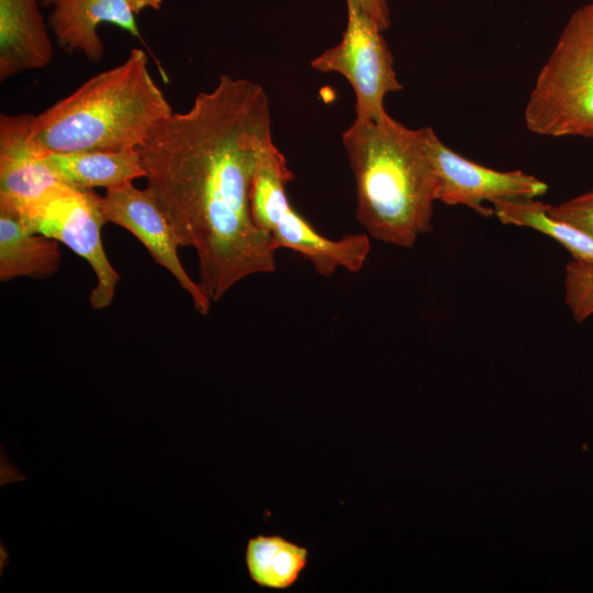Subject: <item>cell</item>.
<instances>
[{
    "instance_id": "14",
    "label": "cell",
    "mask_w": 593,
    "mask_h": 593,
    "mask_svg": "<svg viewBox=\"0 0 593 593\" xmlns=\"http://www.w3.org/2000/svg\"><path fill=\"white\" fill-rule=\"evenodd\" d=\"M45 160L59 181L81 190H107L144 178L137 148L48 153Z\"/></svg>"
},
{
    "instance_id": "9",
    "label": "cell",
    "mask_w": 593,
    "mask_h": 593,
    "mask_svg": "<svg viewBox=\"0 0 593 593\" xmlns=\"http://www.w3.org/2000/svg\"><path fill=\"white\" fill-rule=\"evenodd\" d=\"M52 9L47 24L66 53H81L92 63L104 56L98 26L113 24L144 43L136 15L144 9L158 10L163 0H41Z\"/></svg>"
},
{
    "instance_id": "6",
    "label": "cell",
    "mask_w": 593,
    "mask_h": 593,
    "mask_svg": "<svg viewBox=\"0 0 593 593\" xmlns=\"http://www.w3.org/2000/svg\"><path fill=\"white\" fill-rule=\"evenodd\" d=\"M347 22L338 44L311 61L320 72H337L351 85L356 119H379L387 113L384 98L403 86L396 78L393 56L374 20L358 0H346Z\"/></svg>"
},
{
    "instance_id": "17",
    "label": "cell",
    "mask_w": 593,
    "mask_h": 593,
    "mask_svg": "<svg viewBox=\"0 0 593 593\" xmlns=\"http://www.w3.org/2000/svg\"><path fill=\"white\" fill-rule=\"evenodd\" d=\"M293 179L284 155L271 143L257 163L249 190L253 221L267 235L291 205L287 184Z\"/></svg>"
},
{
    "instance_id": "16",
    "label": "cell",
    "mask_w": 593,
    "mask_h": 593,
    "mask_svg": "<svg viewBox=\"0 0 593 593\" xmlns=\"http://www.w3.org/2000/svg\"><path fill=\"white\" fill-rule=\"evenodd\" d=\"M503 224L527 227L555 239L572 259L593 262V237L578 227L551 216L547 204L537 199L502 200L492 204Z\"/></svg>"
},
{
    "instance_id": "7",
    "label": "cell",
    "mask_w": 593,
    "mask_h": 593,
    "mask_svg": "<svg viewBox=\"0 0 593 593\" xmlns=\"http://www.w3.org/2000/svg\"><path fill=\"white\" fill-rule=\"evenodd\" d=\"M430 155L436 174V200L463 205L482 216L494 215L484 202L537 199L548 184L522 170L500 171L471 161L445 145L432 128Z\"/></svg>"
},
{
    "instance_id": "20",
    "label": "cell",
    "mask_w": 593,
    "mask_h": 593,
    "mask_svg": "<svg viewBox=\"0 0 593 593\" xmlns=\"http://www.w3.org/2000/svg\"><path fill=\"white\" fill-rule=\"evenodd\" d=\"M367 13L374 20L381 31L391 25L390 11L387 0H358Z\"/></svg>"
},
{
    "instance_id": "12",
    "label": "cell",
    "mask_w": 593,
    "mask_h": 593,
    "mask_svg": "<svg viewBox=\"0 0 593 593\" xmlns=\"http://www.w3.org/2000/svg\"><path fill=\"white\" fill-rule=\"evenodd\" d=\"M40 0H0V81L41 69L53 59Z\"/></svg>"
},
{
    "instance_id": "15",
    "label": "cell",
    "mask_w": 593,
    "mask_h": 593,
    "mask_svg": "<svg viewBox=\"0 0 593 593\" xmlns=\"http://www.w3.org/2000/svg\"><path fill=\"white\" fill-rule=\"evenodd\" d=\"M307 558L305 547L278 535L249 538L245 550V562L251 581L273 590L291 588L305 569Z\"/></svg>"
},
{
    "instance_id": "3",
    "label": "cell",
    "mask_w": 593,
    "mask_h": 593,
    "mask_svg": "<svg viewBox=\"0 0 593 593\" xmlns=\"http://www.w3.org/2000/svg\"><path fill=\"white\" fill-rule=\"evenodd\" d=\"M172 112L144 49L80 85L38 115L30 138L44 153L136 149Z\"/></svg>"
},
{
    "instance_id": "2",
    "label": "cell",
    "mask_w": 593,
    "mask_h": 593,
    "mask_svg": "<svg viewBox=\"0 0 593 593\" xmlns=\"http://www.w3.org/2000/svg\"><path fill=\"white\" fill-rule=\"evenodd\" d=\"M432 127L409 128L388 113L356 119L342 134L356 186V219L370 237L403 248L432 230L436 174Z\"/></svg>"
},
{
    "instance_id": "19",
    "label": "cell",
    "mask_w": 593,
    "mask_h": 593,
    "mask_svg": "<svg viewBox=\"0 0 593 593\" xmlns=\"http://www.w3.org/2000/svg\"><path fill=\"white\" fill-rule=\"evenodd\" d=\"M547 212L593 237V190L557 205L547 204Z\"/></svg>"
},
{
    "instance_id": "13",
    "label": "cell",
    "mask_w": 593,
    "mask_h": 593,
    "mask_svg": "<svg viewBox=\"0 0 593 593\" xmlns=\"http://www.w3.org/2000/svg\"><path fill=\"white\" fill-rule=\"evenodd\" d=\"M59 267L58 242L30 230L15 209L0 204V280L46 279Z\"/></svg>"
},
{
    "instance_id": "4",
    "label": "cell",
    "mask_w": 593,
    "mask_h": 593,
    "mask_svg": "<svg viewBox=\"0 0 593 593\" xmlns=\"http://www.w3.org/2000/svg\"><path fill=\"white\" fill-rule=\"evenodd\" d=\"M524 120L537 135L593 138V0L564 24L536 77Z\"/></svg>"
},
{
    "instance_id": "5",
    "label": "cell",
    "mask_w": 593,
    "mask_h": 593,
    "mask_svg": "<svg viewBox=\"0 0 593 593\" xmlns=\"http://www.w3.org/2000/svg\"><path fill=\"white\" fill-rule=\"evenodd\" d=\"M100 200L93 190L59 183L24 211H18L30 230L63 243L90 265L97 279L89 294L94 310L111 305L121 278L103 247L101 231L107 223Z\"/></svg>"
},
{
    "instance_id": "11",
    "label": "cell",
    "mask_w": 593,
    "mask_h": 593,
    "mask_svg": "<svg viewBox=\"0 0 593 593\" xmlns=\"http://www.w3.org/2000/svg\"><path fill=\"white\" fill-rule=\"evenodd\" d=\"M273 248H286L301 255L314 270L324 277L336 270L358 272L371 250L369 235L348 234L332 239L321 234L292 205L282 213L269 234Z\"/></svg>"
},
{
    "instance_id": "18",
    "label": "cell",
    "mask_w": 593,
    "mask_h": 593,
    "mask_svg": "<svg viewBox=\"0 0 593 593\" xmlns=\"http://www.w3.org/2000/svg\"><path fill=\"white\" fill-rule=\"evenodd\" d=\"M564 300L577 323L593 315V262L571 259L566 265Z\"/></svg>"
},
{
    "instance_id": "8",
    "label": "cell",
    "mask_w": 593,
    "mask_h": 593,
    "mask_svg": "<svg viewBox=\"0 0 593 593\" xmlns=\"http://www.w3.org/2000/svg\"><path fill=\"white\" fill-rule=\"evenodd\" d=\"M100 204L105 223L116 224L132 233L153 260L164 267L189 294L197 312L209 314L212 301L182 266L175 230L152 193L146 188L139 189L133 182H127L107 189Z\"/></svg>"
},
{
    "instance_id": "1",
    "label": "cell",
    "mask_w": 593,
    "mask_h": 593,
    "mask_svg": "<svg viewBox=\"0 0 593 593\" xmlns=\"http://www.w3.org/2000/svg\"><path fill=\"white\" fill-rule=\"evenodd\" d=\"M271 143L262 86L224 74L189 110L159 121L137 147L146 189L180 247L194 249L199 283L213 302L239 281L276 269V249L249 205L257 163Z\"/></svg>"
},
{
    "instance_id": "10",
    "label": "cell",
    "mask_w": 593,
    "mask_h": 593,
    "mask_svg": "<svg viewBox=\"0 0 593 593\" xmlns=\"http://www.w3.org/2000/svg\"><path fill=\"white\" fill-rule=\"evenodd\" d=\"M33 114L0 115V204L19 212L59 183L45 155L30 138Z\"/></svg>"
}]
</instances>
